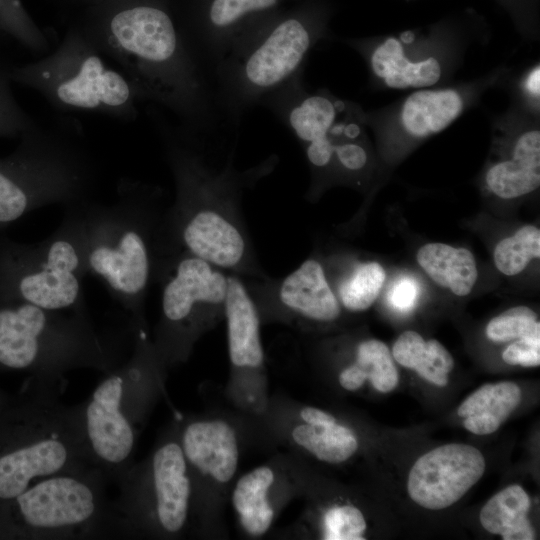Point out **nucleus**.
Wrapping results in <instances>:
<instances>
[{
  "mask_svg": "<svg viewBox=\"0 0 540 540\" xmlns=\"http://www.w3.org/2000/svg\"><path fill=\"white\" fill-rule=\"evenodd\" d=\"M159 124L175 184L163 220L167 256L185 251L244 279H264L242 211V199L276 167L272 155L247 169L236 168L235 143L182 126Z\"/></svg>",
  "mask_w": 540,
  "mask_h": 540,
  "instance_id": "nucleus-1",
  "label": "nucleus"
},
{
  "mask_svg": "<svg viewBox=\"0 0 540 540\" xmlns=\"http://www.w3.org/2000/svg\"><path fill=\"white\" fill-rule=\"evenodd\" d=\"M84 34L116 64L141 102L168 109L188 130L215 134L222 120L211 78L164 7L130 2Z\"/></svg>",
  "mask_w": 540,
  "mask_h": 540,
  "instance_id": "nucleus-2",
  "label": "nucleus"
},
{
  "mask_svg": "<svg viewBox=\"0 0 540 540\" xmlns=\"http://www.w3.org/2000/svg\"><path fill=\"white\" fill-rule=\"evenodd\" d=\"M159 186L123 177L115 199L83 203L88 274L101 279L128 315L130 331L147 326L145 302L162 262L167 207Z\"/></svg>",
  "mask_w": 540,
  "mask_h": 540,
  "instance_id": "nucleus-3",
  "label": "nucleus"
},
{
  "mask_svg": "<svg viewBox=\"0 0 540 540\" xmlns=\"http://www.w3.org/2000/svg\"><path fill=\"white\" fill-rule=\"evenodd\" d=\"M61 385L31 378L23 399L0 414V506L42 478L93 466L80 403L62 402Z\"/></svg>",
  "mask_w": 540,
  "mask_h": 540,
  "instance_id": "nucleus-4",
  "label": "nucleus"
},
{
  "mask_svg": "<svg viewBox=\"0 0 540 540\" xmlns=\"http://www.w3.org/2000/svg\"><path fill=\"white\" fill-rule=\"evenodd\" d=\"M128 358L106 373L80 403L82 428L90 460L109 482H117L133 464L139 435L165 393L167 369L148 326L131 331Z\"/></svg>",
  "mask_w": 540,
  "mask_h": 540,
  "instance_id": "nucleus-5",
  "label": "nucleus"
},
{
  "mask_svg": "<svg viewBox=\"0 0 540 540\" xmlns=\"http://www.w3.org/2000/svg\"><path fill=\"white\" fill-rule=\"evenodd\" d=\"M118 340L99 332L88 311H55L0 298V367L63 382L66 373H106L124 359Z\"/></svg>",
  "mask_w": 540,
  "mask_h": 540,
  "instance_id": "nucleus-6",
  "label": "nucleus"
},
{
  "mask_svg": "<svg viewBox=\"0 0 540 540\" xmlns=\"http://www.w3.org/2000/svg\"><path fill=\"white\" fill-rule=\"evenodd\" d=\"M322 26L303 14L258 22L220 59L211 72L221 120L238 127L264 98L303 72Z\"/></svg>",
  "mask_w": 540,
  "mask_h": 540,
  "instance_id": "nucleus-7",
  "label": "nucleus"
},
{
  "mask_svg": "<svg viewBox=\"0 0 540 540\" xmlns=\"http://www.w3.org/2000/svg\"><path fill=\"white\" fill-rule=\"evenodd\" d=\"M97 165L76 138L36 124L0 157V228L38 208H65L91 199Z\"/></svg>",
  "mask_w": 540,
  "mask_h": 540,
  "instance_id": "nucleus-8",
  "label": "nucleus"
},
{
  "mask_svg": "<svg viewBox=\"0 0 540 540\" xmlns=\"http://www.w3.org/2000/svg\"><path fill=\"white\" fill-rule=\"evenodd\" d=\"M116 484L119 492L111 499L115 539H180L191 534L193 490L177 420Z\"/></svg>",
  "mask_w": 540,
  "mask_h": 540,
  "instance_id": "nucleus-9",
  "label": "nucleus"
},
{
  "mask_svg": "<svg viewBox=\"0 0 540 540\" xmlns=\"http://www.w3.org/2000/svg\"><path fill=\"white\" fill-rule=\"evenodd\" d=\"M108 483L94 466L42 478L0 506V536L115 539Z\"/></svg>",
  "mask_w": 540,
  "mask_h": 540,
  "instance_id": "nucleus-10",
  "label": "nucleus"
},
{
  "mask_svg": "<svg viewBox=\"0 0 540 540\" xmlns=\"http://www.w3.org/2000/svg\"><path fill=\"white\" fill-rule=\"evenodd\" d=\"M84 32L69 33L44 57L9 68L13 83L39 93L65 112H93L120 121L138 116L140 98L128 79Z\"/></svg>",
  "mask_w": 540,
  "mask_h": 540,
  "instance_id": "nucleus-11",
  "label": "nucleus"
},
{
  "mask_svg": "<svg viewBox=\"0 0 540 540\" xmlns=\"http://www.w3.org/2000/svg\"><path fill=\"white\" fill-rule=\"evenodd\" d=\"M83 203L65 208L61 224L41 241L0 237V298L87 312L82 292L88 274Z\"/></svg>",
  "mask_w": 540,
  "mask_h": 540,
  "instance_id": "nucleus-12",
  "label": "nucleus"
},
{
  "mask_svg": "<svg viewBox=\"0 0 540 540\" xmlns=\"http://www.w3.org/2000/svg\"><path fill=\"white\" fill-rule=\"evenodd\" d=\"M155 283L161 309L151 339L169 370L185 363L198 340L224 319L228 272L182 251L163 261Z\"/></svg>",
  "mask_w": 540,
  "mask_h": 540,
  "instance_id": "nucleus-13",
  "label": "nucleus"
},
{
  "mask_svg": "<svg viewBox=\"0 0 540 540\" xmlns=\"http://www.w3.org/2000/svg\"><path fill=\"white\" fill-rule=\"evenodd\" d=\"M178 433L193 490L190 535L221 536L224 508L238 477V427L226 416L189 415L178 420Z\"/></svg>",
  "mask_w": 540,
  "mask_h": 540,
  "instance_id": "nucleus-14",
  "label": "nucleus"
},
{
  "mask_svg": "<svg viewBox=\"0 0 540 540\" xmlns=\"http://www.w3.org/2000/svg\"><path fill=\"white\" fill-rule=\"evenodd\" d=\"M230 363L226 393L245 416L260 418L269 402L261 317L243 278L228 273L225 304Z\"/></svg>",
  "mask_w": 540,
  "mask_h": 540,
  "instance_id": "nucleus-15",
  "label": "nucleus"
},
{
  "mask_svg": "<svg viewBox=\"0 0 540 540\" xmlns=\"http://www.w3.org/2000/svg\"><path fill=\"white\" fill-rule=\"evenodd\" d=\"M254 299L261 321H278L294 328L330 324L342 307L326 269L315 257L304 260L282 279H243Z\"/></svg>",
  "mask_w": 540,
  "mask_h": 540,
  "instance_id": "nucleus-16",
  "label": "nucleus"
},
{
  "mask_svg": "<svg viewBox=\"0 0 540 540\" xmlns=\"http://www.w3.org/2000/svg\"><path fill=\"white\" fill-rule=\"evenodd\" d=\"M300 485L296 456L291 453L277 455L237 477L229 501L242 535L265 536Z\"/></svg>",
  "mask_w": 540,
  "mask_h": 540,
  "instance_id": "nucleus-17",
  "label": "nucleus"
},
{
  "mask_svg": "<svg viewBox=\"0 0 540 540\" xmlns=\"http://www.w3.org/2000/svg\"><path fill=\"white\" fill-rule=\"evenodd\" d=\"M485 467L484 456L474 446L446 444L416 460L408 475L407 491L423 508L445 509L480 480Z\"/></svg>",
  "mask_w": 540,
  "mask_h": 540,
  "instance_id": "nucleus-18",
  "label": "nucleus"
},
{
  "mask_svg": "<svg viewBox=\"0 0 540 540\" xmlns=\"http://www.w3.org/2000/svg\"><path fill=\"white\" fill-rule=\"evenodd\" d=\"M470 100V92L460 88L420 89L402 102L383 134L392 147L424 140L454 122Z\"/></svg>",
  "mask_w": 540,
  "mask_h": 540,
  "instance_id": "nucleus-19",
  "label": "nucleus"
},
{
  "mask_svg": "<svg viewBox=\"0 0 540 540\" xmlns=\"http://www.w3.org/2000/svg\"><path fill=\"white\" fill-rule=\"evenodd\" d=\"M407 32L388 37L371 47L354 45L367 56L372 74L393 89H423L437 84L444 74V60L439 52L412 43Z\"/></svg>",
  "mask_w": 540,
  "mask_h": 540,
  "instance_id": "nucleus-20",
  "label": "nucleus"
},
{
  "mask_svg": "<svg viewBox=\"0 0 540 540\" xmlns=\"http://www.w3.org/2000/svg\"><path fill=\"white\" fill-rule=\"evenodd\" d=\"M501 154L484 175L486 189L511 200L526 196L540 185V132L536 125H522L498 139Z\"/></svg>",
  "mask_w": 540,
  "mask_h": 540,
  "instance_id": "nucleus-21",
  "label": "nucleus"
},
{
  "mask_svg": "<svg viewBox=\"0 0 540 540\" xmlns=\"http://www.w3.org/2000/svg\"><path fill=\"white\" fill-rule=\"evenodd\" d=\"M416 260L435 284L456 296H467L477 282L476 260L467 248L440 242L426 243L417 250Z\"/></svg>",
  "mask_w": 540,
  "mask_h": 540,
  "instance_id": "nucleus-22",
  "label": "nucleus"
},
{
  "mask_svg": "<svg viewBox=\"0 0 540 540\" xmlns=\"http://www.w3.org/2000/svg\"><path fill=\"white\" fill-rule=\"evenodd\" d=\"M521 401V390L509 381L484 384L459 406L464 427L476 435L495 432Z\"/></svg>",
  "mask_w": 540,
  "mask_h": 540,
  "instance_id": "nucleus-23",
  "label": "nucleus"
},
{
  "mask_svg": "<svg viewBox=\"0 0 540 540\" xmlns=\"http://www.w3.org/2000/svg\"><path fill=\"white\" fill-rule=\"evenodd\" d=\"M530 505V497L521 486H508L483 506L480 523L489 533L501 535L504 540H533L535 531L527 518Z\"/></svg>",
  "mask_w": 540,
  "mask_h": 540,
  "instance_id": "nucleus-24",
  "label": "nucleus"
},
{
  "mask_svg": "<svg viewBox=\"0 0 540 540\" xmlns=\"http://www.w3.org/2000/svg\"><path fill=\"white\" fill-rule=\"evenodd\" d=\"M385 278V269L380 263L360 262L341 277L334 292L342 308L354 313L363 312L378 298Z\"/></svg>",
  "mask_w": 540,
  "mask_h": 540,
  "instance_id": "nucleus-25",
  "label": "nucleus"
},
{
  "mask_svg": "<svg viewBox=\"0 0 540 540\" xmlns=\"http://www.w3.org/2000/svg\"><path fill=\"white\" fill-rule=\"evenodd\" d=\"M539 257L540 229L535 225L520 227L512 236L500 240L493 251L495 267L506 276L518 275Z\"/></svg>",
  "mask_w": 540,
  "mask_h": 540,
  "instance_id": "nucleus-26",
  "label": "nucleus"
},
{
  "mask_svg": "<svg viewBox=\"0 0 540 540\" xmlns=\"http://www.w3.org/2000/svg\"><path fill=\"white\" fill-rule=\"evenodd\" d=\"M366 375L372 386L381 393L392 391L399 382V374L388 346L377 339L359 342L352 361Z\"/></svg>",
  "mask_w": 540,
  "mask_h": 540,
  "instance_id": "nucleus-27",
  "label": "nucleus"
},
{
  "mask_svg": "<svg viewBox=\"0 0 540 540\" xmlns=\"http://www.w3.org/2000/svg\"><path fill=\"white\" fill-rule=\"evenodd\" d=\"M485 332L489 340L504 343L523 337L540 336V322L530 307L515 306L492 318Z\"/></svg>",
  "mask_w": 540,
  "mask_h": 540,
  "instance_id": "nucleus-28",
  "label": "nucleus"
},
{
  "mask_svg": "<svg viewBox=\"0 0 540 540\" xmlns=\"http://www.w3.org/2000/svg\"><path fill=\"white\" fill-rule=\"evenodd\" d=\"M366 528L363 513L351 504L333 505L322 515L321 534L326 540H363Z\"/></svg>",
  "mask_w": 540,
  "mask_h": 540,
  "instance_id": "nucleus-29",
  "label": "nucleus"
},
{
  "mask_svg": "<svg viewBox=\"0 0 540 540\" xmlns=\"http://www.w3.org/2000/svg\"><path fill=\"white\" fill-rule=\"evenodd\" d=\"M9 68L0 64V137H21L36 123L17 101Z\"/></svg>",
  "mask_w": 540,
  "mask_h": 540,
  "instance_id": "nucleus-30",
  "label": "nucleus"
},
{
  "mask_svg": "<svg viewBox=\"0 0 540 540\" xmlns=\"http://www.w3.org/2000/svg\"><path fill=\"white\" fill-rule=\"evenodd\" d=\"M453 368L454 359L450 352L438 340L430 339L427 340L426 355L414 371L428 382L444 387Z\"/></svg>",
  "mask_w": 540,
  "mask_h": 540,
  "instance_id": "nucleus-31",
  "label": "nucleus"
},
{
  "mask_svg": "<svg viewBox=\"0 0 540 540\" xmlns=\"http://www.w3.org/2000/svg\"><path fill=\"white\" fill-rule=\"evenodd\" d=\"M427 350V340L418 332L408 330L401 333L392 347V357L401 366L415 370L422 362Z\"/></svg>",
  "mask_w": 540,
  "mask_h": 540,
  "instance_id": "nucleus-32",
  "label": "nucleus"
},
{
  "mask_svg": "<svg viewBox=\"0 0 540 540\" xmlns=\"http://www.w3.org/2000/svg\"><path fill=\"white\" fill-rule=\"evenodd\" d=\"M508 365L538 367L540 365V336H529L514 340L502 352Z\"/></svg>",
  "mask_w": 540,
  "mask_h": 540,
  "instance_id": "nucleus-33",
  "label": "nucleus"
},
{
  "mask_svg": "<svg viewBox=\"0 0 540 540\" xmlns=\"http://www.w3.org/2000/svg\"><path fill=\"white\" fill-rule=\"evenodd\" d=\"M418 295L417 282L410 277H402L391 287L388 300L394 308L407 311L415 305Z\"/></svg>",
  "mask_w": 540,
  "mask_h": 540,
  "instance_id": "nucleus-34",
  "label": "nucleus"
},
{
  "mask_svg": "<svg viewBox=\"0 0 540 540\" xmlns=\"http://www.w3.org/2000/svg\"><path fill=\"white\" fill-rule=\"evenodd\" d=\"M540 69L539 65L534 66L532 69H530L527 74L524 76L521 88L524 93V95L527 97L529 101H531L532 105L539 104V95H540Z\"/></svg>",
  "mask_w": 540,
  "mask_h": 540,
  "instance_id": "nucleus-35",
  "label": "nucleus"
}]
</instances>
